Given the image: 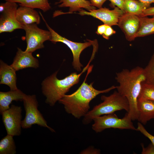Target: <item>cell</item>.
<instances>
[{
	"label": "cell",
	"mask_w": 154,
	"mask_h": 154,
	"mask_svg": "<svg viewBox=\"0 0 154 154\" xmlns=\"http://www.w3.org/2000/svg\"><path fill=\"white\" fill-rule=\"evenodd\" d=\"M116 75L115 79L119 84L116 89L129 102V110L127 113L132 121L138 120L137 100L142 84L146 81L144 69L139 66L130 70L124 69Z\"/></svg>",
	"instance_id": "6da1fadb"
},
{
	"label": "cell",
	"mask_w": 154,
	"mask_h": 154,
	"mask_svg": "<svg viewBox=\"0 0 154 154\" xmlns=\"http://www.w3.org/2000/svg\"><path fill=\"white\" fill-rule=\"evenodd\" d=\"M92 68L91 66L89 68L85 79L77 90L71 94L65 95L59 100L60 103L64 105L66 112L77 119L84 117L88 113L90 102L97 96L117 88V86H113L104 90H99L93 87V82L89 84L86 82L87 77Z\"/></svg>",
	"instance_id": "7a4b0ae2"
},
{
	"label": "cell",
	"mask_w": 154,
	"mask_h": 154,
	"mask_svg": "<svg viewBox=\"0 0 154 154\" xmlns=\"http://www.w3.org/2000/svg\"><path fill=\"white\" fill-rule=\"evenodd\" d=\"M89 63L80 74L73 72L62 79L57 78L58 71L46 78L41 84L42 93L46 97L45 102L51 106L62 98L70 88L78 84L82 74L88 68Z\"/></svg>",
	"instance_id": "3957f363"
},
{
	"label": "cell",
	"mask_w": 154,
	"mask_h": 154,
	"mask_svg": "<svg viewBox=\"0 0 154 154\" xmlns=\"http://www.w3.org/2000/svg\"><path fill=\"white\" fill-rule=\"evenodd\" d=\"M103 102L95 106L84 116L82 122L84 124L90 123L95 117L114 113L124 110L128 112L129 110V102L127 98L117 91H115L109 96L102 95Z\"/></svg>",
	"instance_id": "277c9868"
},
{
	"label": "cell",
	"mask_w": 154,
	"mask_h": 154,
	"mask_svg": "<svg viewBox=\"0 0 154 154\" xmlns=\"http://www.w3.org/2000/svg\"><path fill=\"white\" fill-rule=\"evenodd\" d=\"M93 120L92 128L96 133L110 128L137 131L127 112L122 118H119L114 113L96 117Z\"/></svg>",
	"instance_id": "5b68a950"
},
{
	"label": "cell",
	"mask_w": 154,
	"mask_h": 154,
	"mask_svg": "<svg viewBox=\"0 0 154 154\" xmlns=\"http://www.w3.org/2000/svg\"><path fill=\"white\" fill-rule=\"evenodd\" d=\"M23 101L26 113L25 117L22 121L23 128H29L33 125L37 124L46 127L52 132H55L54 129L48 126L46 121L38 110V104L35 95L26 94Z\"/></svg>",
	"instance_id": "8992f818"
},
{
	"label": "cell",
	"mask_w": 154,
	"mask_h": 154,
	"mask_svg": "<svg viewBox=\"0 0 154 154\" xmlns=\"http://www.w3.org/2000/svg\"><path fill=\"white\" fill-rule=\"evenodd\" d=\"M25 32L27 47L25 51L32 53L44 47V43L51 38L50 32L39 28L37 24L33 23L23 25Z\"/></svg>",
	"instance_id": "52a82bcc"
},
{
	"label": "cell",
	"mask_w": 154,
	"mask_h": 154,
	"mask_svg": "<svg viewBox=\"0 0 154 154\" xmlns=\"http://www.w3.org/2000/svg\"><path fill=\"white\" fill-rule=\"evenodd\" d=\"M39 14L46 27L51 33V38L50 41L53 43L58 42H61L68 46L72 53L73 61L72 65L74 68L78 71H81V67H83V65L80 62V55L82 51L86 48L91 45L92 42L90 40L84 43L75 42L62 37L49 26L40 12H39Z\"/></svg>",
	"instance_id": "ba28073f"
},
{
	"label": "cell",
	"mask_w": 154,
	"mask_h": 154,
	"mask_svg": "<svg viewBox=\"0 0 154 154\" xmlns=\"http://www.w3.org/2000/svg\"><path fill=\"white\" fill-rule=\"evenodd\" d=\"M17 3L9 1L0 4V33L11 32L17 29H23L17 21L16 12Z\"/></svg>",
	"instance_id": "9c48e42d"
},
{
	"label": "cell",
	"mask_w": 154,
	"mask_h": 154,
	"mask_svg": "<svg viewBox=\"0 0 154 154\" xmlns=\"http://www.w3.org/2000/svg\"><path fill=\"white\" fill-rule=\"evenodd\" d=\"M22 109L20 106L11 105L8 109L1 114L7 134L13 136L21 134Z\"/></svg>",
	"instance_id": "30bf717a"
},
{
	"label": "cell",
	"mask_w": 154,
	"mask_h": 154,
	"mask_svg": "<svg viewBox=\"0 0 154 154\" xmlns=\"http://www.w3.org/2000/svg\"><path fill=\"white\" fill-rule=\"evenodd\" d=\"M81 15H90L98 19L104 24L112 26L117 25L119 19L125 12L117 7L110 10L108 8L101 7L98 9H94L87 11L82 9L79 11Z\"/></svg>",
	"instance_id": "8fae6325"
},
{
	"label": "cell",
	"mask_w": 154,
	"mask_h": 154,
	"mask_svg": "<svg viewBox=\"0 0 154 154\" xmlns=\"http://www.w3.org/2000/svg\"><path fill=\"white\" fill-rule=\"evenodd\" d=\"M140 24L139 17L125 13L119 17L117 25L124 33L126 40L131 41L136 38Z\"/></svg>",
	"instance_id": "7c38bea8"
},
{
	"label": "cell",
	"mask_w": 154,
	"mask_h": 154,
	"mask_svg": "<svg viewBox=\"0 0 154 154\" xmlns=\"http://www.w3.org/2000/svg\"><path fill=\"white\" fill-rule=\"evenodd\" d=\"M32 53L23 51L18 48L16 55L11 66L16 71L29 67L38 68L39 66L38 60L33 56Z\"/></svg>",
	"instance_id": "4fadbf2b"
},
{
	"label": "cell",
	"mask_w": 154,
	"mask_h": 154,
	"mask_svg": "<svg viewBox=\"0 0 154 154\" xmlns=\"http://www.w3.org/2000/svg\"><path fill=\"white\" fill-rule=\"evenodd\" d=\"M16 17L22 25L33 23L38 25L40 22L38 12L34 9L27 7L20 6L18 7L16 12Z\"/></svg>",
	"instance_id": "5bb4252c"
},
{
	"label": "cell",
	"mask_w": 154,
	"mask_h": 154,
	"mask_svg": "<svg viewBox=\"0 0 154 154\" xmlns=\"http://www.w3.org/2000/svg\"><path fill=\"white\" fill-rule=\"evenodd\" d=\"M137 107L138 120L142 124L145 125L148 121L154 119V101L138 99Z\"/></svg>",
	"instance_id": "9a60e30c"
},
{
	"label": "cell",
	"mask_w": 154,
	"mask_h": 154,
	"mask_svg": "<svg viewBox=\"0 0 154 154\" xmlns=\"http://www.w3.org/2000/svg\"><path fill=\"white\" fill-rule=\"evenodd\" d=\"M16 71L2 60L0 62V84L8 86L10 90L18 89L16 85Z\"/></svg>",
	"instance_id": "2e32d148"
},
{
	"label": "cell",
	"mask_w": 154,
	"mask_h": 154,
	"mask_svg": "<svg viewBox=\"0 0 154 154\" xmlns=\"http://www.w3.org/2000/svg\"><path fill=\"white\" fill-rule=\"evenodd\" d=\"M25 95L19 89L7 92H0V114L9 108V105L13 101H23Z\"/></svg>",
	"instance_id": "e0dca14e"
},
{
	"label": "cell",
	"mask_w": 154,
	"mask_h": 154,
	"mask_svg": "<svg viewBox=\"0 0 154 154\" xmlns=\"http://www.w3.org/2000/svg\"><path fill=\"white\" fill-rule=\"evenodd\" d=\"M56 4H59L58 6L60 7H69V12L67 13L79 11L82 8L88 11L96 9L95 7L91 5L90 1L86 0H60Z\"/></svg>",
	"instance_id": "ac0fdd59"
},
{
	"label": "cell",
	"mask_w": 154,
	"mask_h": 154,
	"mask_svg": "<svg viewBox=\"0 0 154 154\" xmlns=\"http://www.w3.org/2000/svg\"><path fill=\"white\" fill-rule=\"evenodd\" d=\"M151 4L137 0H125L124 11L127 13L140 17Z\"/></svg>",
	"instance_id": "d6986e66"
},
{
	"label": "cell",
	"mask_w": 154,
	"mask_h": 154,
	"mask_svg": "<svg viewBox=\"0 0 154 154\" xmlns=\"http://www.w3.org/2000/svg\"><path fill=\"white\" fill-rule=\"evenodd\" d=\"M140 17V24L136 38L142 37L154 34V16Z\"/></svg>",
	"instance_id": "ffe728a7"
},
{
	"label": "cell",
	"mask_w": 154,
	"mask_h": 154,
	"mask_svg": "<svg viewBox=\"0 0 154 154\" xmlns=\"http://www.w3.org/2000/svg\"><path fill=\"white\" fill-rule=\"evenodd\" d=\"M16 3L20 6L30 7L33 9H38L44 12L49 10L51 7L48 0H4Z\"/></svg>",
	"instance_id": "44dd1931"
},
{
	"label": "cell",
	"mask_w": 154,
	"mask_h": 154,
	"mask_svg": "<svg viewBox=\"0 0 154 154\" xmlns=\"http://www.w3.org/2000/svg\"><path fill=\"white\" fill-rule=\"evenodd\" d=\"M7 134L0 141V154H15L16 147L13 137Z\"/></svg>",
	"instance_id": "7402d4cb"
},
{
	"label": "cell",
	"mask_w": 154,
	"mask_h": 154,
	"mask_svg": "<svg viewBox=\"0 0 154 154\" xmlns=\"http://www.w3.org/2000/svg\"><path fill=\"white\" fill-rule=\"evenodd\" d=\"M138 99L154 101V85L146 81L143 82Z\"/></svg>",
	"instance_id": "603a6c76"
},
{
	"label": "cell",
	"mask_w": 154,
	"mask_h": 154,
	"mask_svg": "<svg viewBox=\"0 0 154 154\" xmlns=\"http://www.w3.org/2000/svg\"><path fill=\"white\" fill-rule=\"evenodd\" d=\"M144 69L146 81L154 85V53L148 64Z\"/></svg>",
	"instance_id": "cb8c5ba5"
},
{
	"label": "cell",
	"mask_w": 154,
	"mask_h": 154,
	"mask_svg": "<svg viewBox=\"0 0 154 154\" xmlns=\"http://www.w3.org/2000/svg\"><path fill=\"white\" fill-rule=\"evenodd\" d=\"M136 129L137 131H140L145 137L149 139L154 146V136L148 132L142 123L139 122H138L137 127Z\"/></svg>",
	"instance_id": "d4e9b609"
},
{
	"label": "cell",
	"mask_w": 154,
	"mask_h": 154,
	"mask_svg": "<svg viewBox=\"0 0 154 154\" xmlns=\"http://www.w3.org/2000/svg\"><path fill=\"white\" fill-rule=\"evenodd\" d=\"M110 2V6L115 7V6L124 11L125 0H108Z\"/></svg>",
	"instance_id": "484cf974"
},
{
	"label": "cell",
	"mask_w": 154,
	"mask_h": 154,
	"mask_svg": "<svg viewBox=\"0 0 154 154\" xmlns=\"http://www.w3.org/2000/svg\"><path fill=\"white\" fill-rule=\"evenodd\" d=\"M141 146L142 149V154H154V146L151 143L146 148L142 143L141 144Z\"/></svg>",
	"instance_id": "4316f807"
},
{
	"label": "cell",
	"mask_w": 154,
	"mask_h": 154,
	"mask_svg": "<svg viewBox=\"0 0 154 154\" xmlns=\"http://www.w3.org/2000/svg\"><path fill=\"white\" fill-rule=\"evenodd\" d=\"M116 33V31L112 29L111 26L107 25L105 32L102 36L104 38L108 40L110 36Z\"/></svg>",
	"instance_id": "83f0119b"
},
{
	"label": "cell",
	"mask_w": 154,
	"mask_h": 154,
	"mask_svg": "<svg viewBox=\"0 0 154 154\" xmlns=\"http://www.w3.org/2000/svg\"><path fill=\"white\" fill-rule=\"evenodd\" d=\"M154 16V7H150L145 10L140 17Z\"/></svg>",
	"instance_id": "f1b7e54d"
},
{
	"label": "cell",
	"mask_w": 154,
	"mask_h": 154,
	"mask_svg": "<svg viewBox=\"0 0 154 154\" xmlns=\"http://www.w3.org/2000/svg\"><path fill=\"white\" fill-rule=\"evenodd\" d=\"M107 0H90L91 5L95 7L100 8Z\"/></svg>",
	"instance_id": "f546056e"
},
{
	"label": "cell",
	"mask_w": 154,
	"mask_h": 154,
	"mask_svg": "<svg viewBox=\"0 0 154 154\" xmlns=\"http://www.w3.org/2000/svg\"><path fill=\"white\" fill-rule=\"evenodd\" d=\"M81 153V154H100V151L99 149L90 147V148L82 151Z\"/></svg>",
	"instance_id": "4dcf8cb0"
},
{
	"label": "cell",
	"mask_w": 154,
	"mask_h": 154,
	"mask_svg": "<svg viewBox=\"0 0 154 154\" xmlns=\"http://www.w3.org/2000/svg\"><path fill=\"white\" fill-rule=\"evenodd\" d=\"M107 25L104 24L98 26L96 33L98 35H102L105 32Z\"/></svg>",
	"instance_id": "1f68e13d"
},
{
	"label": "cell",
	"mask_w": 154,
	"mask_h": 154,
	"mask_svg": "<svg viewBox=\"0 0 154 154\" xmlns=\"http://www.w3.org/2000/svg\"><path fill=\"white\" fill-rule=\"evenodd\" d=\"M139 1L144 3H148L151 4L152 3H154V0H137Z\"/></svg>",
	"instance_id": "d6a6232c"
}]
</instances>
